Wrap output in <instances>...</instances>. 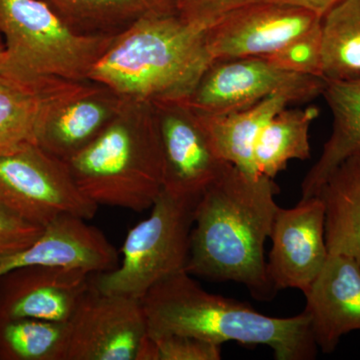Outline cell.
Listing matches in <instances>:
<instances>
[{
    "label": "cell",
    "instance_id": "1",
    "mask_svg": "<svg viewBox=\"0 0 360 360\" xmlns=\"http://www.w3.org/2000/svg\"><path fill=\"white\" fill-rule=\"evenodd\" d=\"M274 179L229 165L198 200L186 271L206 281H234L269 300L264 246L279 206Z\"/></svg>",
    "mask_w": 360,
    "mask_h": 360
},
{
    "label": "cell",
    "instance_id": "2",
    "mask_svg": "<svg viewBox=\"0 0 360 360\" xmlns=\"http://www.w3.org/2000/svg\"><path fill=\"white\" fill-rule=\"evenodd\" d=\"M212 63L207 30L174 13H153L116 34L89 82L132 103H182Z\"/></svg>",
    "mask_w": 360,
    "mask_h": 360
},
{
    "label": "cell",
    "instance_id": "3",
    "mask_svg": "<svg viewBox=\"0 0 360 360\" xmlns=\"http://www.w3.org/2000/svg\"><path fill=\"white\" fill-rule=\"evenodd\" d=\"M141 302L153 338L179 335L221 345H265L277 360L314 359L319 349L304 311L283 319L259 314L248 303L203 290L186 271L156 284Z\"/></svg>",
    "mask_w": 360,
    "mask_h": 360
},
{
    "label": "cell",
    "instance_id": "4",
    "mask_svg": "<svg viewBox=\"0 0 360 360\" xmlns=\"http://www.w3.org/2000/svg\"><path fill=\"white\" fill-rule=\"evenodd\" d=\"M65 162L80 191L96 205L149 210L165 187L155 105L125 101L101 134Z\"/></svg>",
    "mask_w": 360,
    "mask_h": 360
},
{
    "label": "cell",
    "instance_id": "5",
    "mask_svg": "<svg viewBox=\"0 0 360 360\" xmlns=\"http://www.w3.org/2000/svg\"><path fill=\"white\" fill-rule=\"evenodd\" d=\"M0 75L32 86L87 82L117 34L78 32L44 0H0Z\"/></svg>",
    "mask_w": 360,
    "mask_h": 360
},
{
    "label": "cell",
    "instance_id": "6",
    "mask_svg": "<svg viewBox=\"0 0 360 360\" xmlns=\"http://www.w3.org/2000/svg\"><path fill=\"white\" fill-rule=\"evenodd\" d=\"M198 200L163 189L148 219L130 229L118 266L91 274L92 285L108 295L141 300L160 281L186 271Z\"/></svg>",
    "mask_w": 360,
    "mask_h": 360
},
{
    "label": "cell",
    "instance_id": "7",
    "mask_svg": "<svg viewBox=\"0 0 360 360\" xmlns=\"http://www.w3.org/2000/svg\"><path fill=\"white\" fill-rule=\"evenodd\" d=\"M0 205L44 227L65 213L89 220L98 210L77 186L68 163L39 144L0 155Z\"/></svg>",
    "mask_w": 360,
    "mask_h": 360
},
{
    "label": "cell",
    "instance_id": "8",
    "mask_svg": "<svg viewBox=\"0 0 360 360\" xmlns=\"http://www.w3.org/2000/svg\"><path fill=\"white\" fill-rule=\"evenodd\" d=\"M326 80L279 70L264 58L217 60L205 71L184 101L198 112L219 115L255 105L269 97H286L290 103L322 96Z\"/></svg>",
    "mask_w": 360,
    "mask_h": 360
},
{
    "label": "cell",
    "instance_id": "9",
    "mask_svg": "<svg viewBox=\"0 0 360 360\" xmlns=\"http://www.w3.org/2000/svg\"><path fill=\"white\" fill-rule=\"evenodd\" d=\"M66 360H135L148 335L141 300L89 290L68 322Z\"/></svg>",
    "mask_w": 360,
    "mask_h": 360
},
{
    "label": "cell",
    "instance_id": "10",
    "mask_svg": "<svg viewBox=\"0 0 360 360\" xmlns=\"http://www.w3.org/2000/svg\"><path fill=\"white\" fill-rule=\"evenodd\" d=\"M165 161V189L200 198L231 163L220 158L198 113L182 103L153 104Z\"/></svg>",
    "mask_w": 360,
    "mask_h": 360
},
{
    "label": "cell",
    "instance_id": "11",
    "mask_svg": "<svg viewBox=\"0 0 360 360\" xmlns=\"http://www.w3.org/2000/svg\"><path fill=\"white\" fill-rule=\"evenodd\" d=\"M321 18L309 11L276 2L255 0L225 15L207 30L213 63L265 58L309 32Z\"/></svg>",
    "mask_w": 360,
    "mask_h": 360
},
{
    "label": "cell",
    "instance_id": "12",
    "mask_svg": "<svg viewBox=\"0 0 360 360\" xmlns=\"http://www.w3.org/2000/svg\"><path fill=\"white\" fill-rule=\"evenodd\" d=\"M266 260L267 276L274 290H309L328 257L326 212L317 195L302 198L292 208L279 207Z\"/></svg>",
    "mask_w": 360,
    "mask_h": 360
},
{
    "label": "cell",
    "instance_id": "13",
    "mask_svg": "<svg viewBox=\"0 0 360 360\" xmlns=\"http://www.w3.org/2000/svg\"><path fill=\"white\" fill-rule=\"evenodd\" d=\"M91 274L84 270L26 265L0 276V319L68 322Z\"/></svg>",
    "mask_w": 360,
    "mask_h": 360
},
{
    "label": "cell",
    "instance_id": "14",
    "mask_svg": "<svg viewBox=\"0 0 360 360\" xmlns=\"http://www.w3.org/2000/svg\"><path fill=\"white\" fill-rule=\"evenodd\" d=\"M120 255L103 232L86 219L65 213L45 225L39 238L0 264V276L26 265L84 270L90 274L115 269Z\"/></svg>",
    "mask_w": 360,
    "mask_h": 360
},
{
    "label": "cell",
    "instance_id": "15",
    "mask_svg": "<svg viewBox=\"0 0 360 360\" xmlns=\"http://www.w3.org/2000/svg\"><path fill=\"white\" fill-rule=\"evenodd\" d=\"M303 295L312 335L324 354L335 352L343 335L360 330V266L352 258L328 253Z\"/></svg>",
    "mask_w": 360,
    "mask_h": 360
},
{
    "label": "cell",
    "instance_id": "16",
    "mask_svg": "<svg viewBox=\"0 0 360 360\" xmlns=\"http://www.w3.org/2000/svg\"><path fill=\"white\" fill-rule=\"evenodd\" d=\"M89 87L63 79L32 86L0 75V155L39 144L52 115Z\"/></svg>",
    "mask_w": 360,
    "mask_h": 360
},
{
    "label": "cell",
    "instance_id": "17",
    "mask_svg": "<svg viewBox=\"0 0 360 360\" xmlns=\"http://www.w3.org/2000/svg\"><path fill=\"white\" fill-rule=\"evenodd\" d=\"M103 90L90 86L61 105L47 122L39 146L65 161L94 141L125 103Z\"/></svg>",
    "mask_w": 360,
    "mask_h": 360
},
{
    "label": "cell",
    "instance_id": "18",
    "mask_svg": "<svg viewBox=\"0 0 360 360\" xmlns=\"http://www.w3.org/2000/svg\"><path fill=\"white\" fill-rule=\"evenodd\" d=\"M322 96L333 113V131L302 184V198L314 196L343 160L360 153V77L326 80Z\"/></svg>",
    "mask_w": 360,
    "mask_h": 360
},
{
    "label": "cell",
    "instance_id": "19",
    "mask_svg": "<svg viewBox=\"0 0 360 360\" xmlns=\"http://www.w3.org/2000/svg\"><path fill=\"white\" fill-rule=\"evenodd\" d=\"M315 195L324 205L328 253L352 258L360 266V153L343 160Z\"/></svg>",
    "mask_w": 360,
    "mask_h": 360
},
{
    "label": "cell",
    "instance_id": "20",
    "mask_svg": "<svg viewBox=\"0 0 360 360\" xmlns=\"http://www.w3.org/2000/svg\"><path fill=\"white\" fill-rule=\"evenodd\" d=\"M288 104L290 101L286 97L276 96L231 112L210 115L193 110L220 158L245 174L258 176L253 161L258 134L270 118Z\"/></svg>",
    "mask_w": 360,
    "mask_h": 360
},
{
    "label": "cell",
    "instance_id": "21",
    "mask_svg": "<svg viewBox=\"0 0 360 360\" xmlns=\"http://www.w3.org/2000/svg\"><path fill=\"white\" fill-rule=\"evenodd\" d=\"M319 108H286L270 118L258 134L253 150L255 169L274 179L291 160L310 158L309 129Z\"/></svg>",
    "mask_w": 360,
    "mask_h": 360
},
{
    "label": "cell",
    "instance_id": "22",
    "mask_svg": "<svg viewBox=\"0 0 360 360\" xmlns=\"http://www.w3.org/2000/svg\"><path fill=\"white\" fill-rule=\"evenodd\" d=\"M322 77H360V0H340L321 22Z\"/></svg>",
    "mask_w": 360,
    "mask_h": 360
},
{
    "label": "cell",
    "instance_id": "23",
    "mask_svg": "<svg viewBox=\"0 0 360 360\" xmlns=\"http://www.w3.org/2000/svg\"><path fill=\"white\" fill-rule=\"evenodd\" d=\"M68 322L0 319V360H66Z\"/></svg>",
    "mask_w": 360,
    "mask_h": 360
},
{
    "label": "cell",
    "instance_id": "24",
    "mask_svg": "<svg viewBox=\"0 0 360 360\" xmlns=\"http://www.w3.org/2000/svg\"><path fill=\"white\" fill-rule=\"evenodd\" d=\"M72 26L132 23L146 14L172 13L167 0H44ZM73 27V26H72Z\"/></svg>",
    "mask_w": 360,
    "mask_h": 360
},
{
    "label": "cell",
    "instance_id": "25",
    "mask_svg": "<svg viewBox=\"0 0 360 360\" xmlns=\"http://www.w3.org/2000/svg\"><path fill=\"white\" fill-rule=\"evenodd\" d=\"M221 345L179 335L146 336L136 360H219Z\"/></svg>",
    "mask_w": 360,
    "mask_h": 360
},
{
    "label": "cell",
    "instance_id": "26",
    "mask_svg": "<svg viewBox=\"0 0 360 360\" xmlns=\"http://www.w3.org/2000/svg\"><path fill=\"white\" fill-rule=\"evenodd\" d=\"M321 22L264 58L279 70L322 77Z\"/></svg>",
    "mask_w": 360,
    "mask_h": 360
},
{
    "label": "cell",
    "instance_id": "27",
    "mask_svg": "<svg viewBox=\"0 0 360 360\" xmlns=\"http://www.w3.org/2000/svg\"><path fill=\"white\" fill-rule=\"evenodd\" d=\"M255 0H168L170 8L182 20L208 30L234 9Z\"/></svg>",
    "mask_w": 360,
    "mask_h": 360
},
{
    "label": "cell",
    "instance_id": "28",
    "mask_svg": "<svg viewBox=\"0 0 360 360\" xmlns=\"http://www.w3.org/2000/svg\"><path fill=\"white\" fill-rule=\"evenodd\" d=\"M44 229L0 205V264L32 245Z\"/></svg>",
    "mask_w": 360,
    "mask_h": 360
},
{
    "label": "cell",
    "instance_id": "29",
    "mask_svg": "<svg viewBox=\"0 0 360 360\" xmlns=\"http://www.w3.org/2000/svg\"><path fill=\"white\" fill-rule=\"evenodd\" d=\"M264 1L276 2V4L297 7V8L309 11L322 18L340 0H264Z\"/></svg>",
    "mask_w": 360,
    "mask_h": 360
},
{
    "label": "cell",
    "instance_id": "30",
    "mask_svg": "<svg viewBox=\"0 0 360 360\" xmlns=\"http://www.w3.org/2000/svg\"><path fill=\"white\" fill-rule=\"evenodd\" d=\"M4 42L2 40L1 37H0V61H1L2 56H4Z\"/></svg>",
    "mask_w": 360,
    "mask_h": 360
},
{
    "label": "cell",
    "instance_id": "31",
    "mask_svg": "<svg viewBox=\"0 0 360 360\" xmlns=\"http://www.w3.org/2000/svg\"><path fill=\"white\" fill-rule=\"evenodd\" d=\"M167 1H168V0H167Z\"/></svg>",
    "mask_w": 360,
    "mask_h": 360
}]
</instances>
